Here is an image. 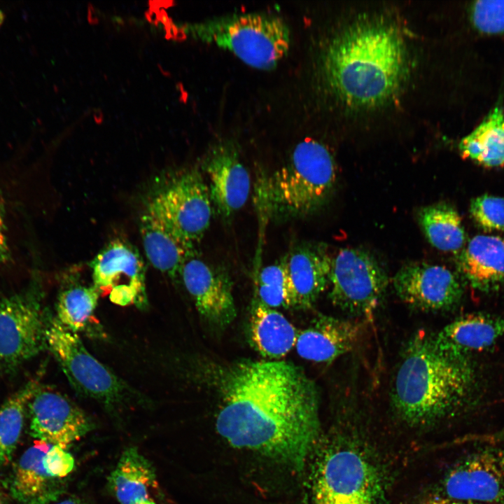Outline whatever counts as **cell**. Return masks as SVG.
I'll return each instance as SVG.
<instances>
[{
    "label": "cell",
    "mask_w": 504,
    "mask_h": 504,
    "mask_svg": "<svg viewBox=\"0 0 504 504\" xmlns=\"http://www.w3.org/2000/svg\"><path fill=\"white\" fill-rule=\"evenodd\" d=\"M210 370L218 434L234 447L302 470L321 430L315 382L284 360H242Z\"/></svg>",
    "instance_id": "1"
},
{
    "label": "cell",
    "mask_w": 504,
    "mask_h": 504,
    "mask_svg": "<svg viewBox=\"0 0 504 504\" xmlns=\"http://www.w3.org/2000/svg\"><path fill=\"white\" fill-rule=\"evenodd\" d=\"M407 69L401 36L381 22L353 24L328 43L321 59V74L329 90L346 104L362 108L391 99Z\"/></svg>",
    "instance_id": "2"
},
{
    "label": "cell",
    "mask_w": 504,
    "mask_h": 504,
    "mask_svg": "<svg viewBox=\"0 0 504 504\" xmlns=\"http://www.w3.org/2000/svg\"><path fill=\"white\" fill-rule=\"evenodd\" d=\"M473 383L465 356L442 349L434 335L419 331L402 352L391 386V403L405 423L428 426L457 412Z\"/></svg>",
    "instance_id": "3"
},
{
    "label": "cell",
    "mask_w": 504,
    "mask_h": 504,
    "mask_svg": "<svg viewBox=\"0 0 504 504\" xmlns=\"http://www.w3.org/2000/svg\"><path fill=\"white\" fill-rule=\"evenodd\" d=\"M336 181L331 153L323 144L308 139L299 142L286 162L262 180L261 195L271 218H299L326 204Z\"/></svg>",
    "instance_id": "4"
},
{
    "label": "cell",
    "mask_w": 504,
    "mask_h": 504,
    "mask_svg": "<svg viewBox=\"0 0 504 504\" xmlns=\"http://www.w3.org/2000/svg\"><path fill=\"white\" fill-rule=\"evenodd\" d=\"M175 25L183 39L188 36L216 46L260 70L274 69L291 44L288 24L270 13H234Z\"/></svg>",
    "instance_id": "5"
},
{
    "label": "cell",
    "mask_w": 504,
    "mask_h": 504,
    "mask_svg": "<svg viewBox=\"0 0 504 504\" xmlns=\"http://www.w3.org/2000/svg\"><path fill=\"white\" fill-rule=\"evenodd\" d=\"M386 481L378 463L357 445L342 443L323 456L312 504H383Z\"/></svg>",
    "instance_id": "6"
},
{
    "label": "cell",
    "mask_w": 504,
    "mask_h": 504,
    "mask_svg": "<svg viewBox=\"0 0 504 504\" xmlns=\"http://www.w3.org/2000/svg\"><path fill=\"white\" fill-rule=\"evenodd\" d=\"M46 346L54 355L73 388L80 396L113 408L142 398L93 356L78 334L46 317Z\"/></svg>",
    "instance_id": "7"
},
{
    "label": "cell",
    "mask_w": 504,
    "mask_h": 504,
    "mask_svg": "<svg viewBox=\"0 0 504 504\" xmlns=\"http://www.w3.org/2000/svg\"><path fill=\"white\" fill-rule=\"evenodd\" d=\"M329 284L335 306L354 316H370L385 297L388 278L371 254L345 248L332 258Z\"/></svg>",
    "instance_id": "8"
},
{
    "label": "cell",
    "mask_w": 504,
    "mask_h": 504,
    "mask_svg": "<svg viewBox=\"0 0 504 504\" xmlns=\"http://www.w3.org/2000/svg\"><path fill=\"white\" fill-rule=\"evenodd\" d=\"M152 197L179 237L193 249L208 230L214 213L200 169L193 167L175 173Z\"/></svg>",
    "instance_id": "9"
},
{
    "label": "cell",
    "mask_w": 504,
    "mask_h": 504,
    "mask_svg": "<svg viewBox=\"0 0 504 504\" xmlns=\"http://www.w3.org/2000/svg\"><path fill=\"white\" fill-rule=\"evenodd\" d=\"M39 286L0 299V364L26 360L46 346V316Z\"/></svg>",
    "instance_id": "10"
},
{
    "label": "cell",
    "mask_w": 504,
    "mask_h": 504,
    "mask_svg": "<svg viewBox=\"0 0 504 504\" xmlns=\"http://www.w3.org/2000/svg\"><path fill=\"white\" fill-rule=\"evenodd\" d=\"M92 284L120 306L147 304L146 269L137 249L116 239L108 242L90 262Z\"/></svg>",
    "instance_id": "11"
},
{
    "label": "cell",
    "mask_w": 504,
    "mask_h": 504,
    "mask_svg": "<svg viewBox=\"0 0 504 504\" xmlns=\"http://www.w3.org/2000/svg\"><path fill=\"white\" fill-rule=\"evenodd\" d=\"M201 164L208 178L214 211L229 221L245 205L251 191L249 172L236 144L231 140L217 141L209 147Z\"/></svg>",
    "instance_id": "12"
},
{
    "label": "cell",
    "mask_w": 504,
    "mask_h": 504,
    "mask_svg": "<svg viewBox=\"0 0 504 504\" xmlns=\"http://www.w3.org/2000/svg\"><path fill=\"white\" fill-rule=\"evenodd\" d=\"M30 435L37 441L66 449L92 428V423L74 401L50 387L37 386L29 403Z\"/></svg>",
    "instance_id": "13"
},
{
    "label": "cell",
    "mask_w": 504,
    "mask_h": 504,
    "mask_svg": "<svg viewBox=\"0 0 504 504\" xmlns=\"http://www.w3.org/2000/svg\"><path fill=\"white\" fill-rule=\"evenodd\" d=\"M393 286L405 304L424 312L448 310L463 295L459 279L451 270L423 262L403 265L393 276Z\"/></svg>",
    "instance_id": "14"
},
{
    "label": "cell",
    "mask_w": 504,
    "mask_h": 504,
    "mask_svg": "<svg viewBox=\"0 0 504 504\" xmlns=\"http://www.w3.org/2000/svg\"><path fill=\"white\" fill-rule=\"evenodd\" d=\"M180 276L198 313L209 324L224 328L235 319L232 282L223 269L206 263L192 253L186 258Z\"/></svg>",
    "instance_id": "15"
},
{
    "label": "cell",
    "mask_w": 504,
    "mask_h": 504,
    "mask_svg": "<svg viewBox=\"0 0 504 504\" xmlns=\"http://www.w3.org/2000/svg\"><path fill=\"white\" fill-rule=\"evenodd\" d=\"M445 497L493 503L504 498V449H486L454 466L442 483Z\"/></svg>",
    "instance_id": "16"
},
{
    "label": "cell",
    "mask_w": 504,
    "mask_h": 504,
    "mask_svg": "<svg viewBox=\"0 0 504 504\" xmlns=\"http://www.w3.org/2000/svg\"><path fill=\"white\" fill-rule=\"evenodd\" d=\"M290 296V308L314 306L329 284L332 258L324 245L301 242L284 256Z\"/></svg>",
    "instance_id": "17"
},
{
    "label": "cell",
    "mask_w": 504,
    "mask_h": 504,
    "mask_svg": "<svg viewBox=\"0 0 504 504\" xmlns=\"http://www.w3.org/2000/svg\"><path fill=\"white\" fill-rule=\"evenodd\" d=\"M50 447V444L37 441L15 464L8 486L19 504H49L61 494L62 478L52 463Z\"/></svg>",
    "instance_id": "18"
},
{
    "label": "cell",
    "mask_w": 504,
    "mask_h": 504,
    "mask_svg": "<svg viewBox=\"0 0 504 504\" xmlns=\"http://www.w3.org/2000/svg\"><path fill=\"white\" fill-rule=\"evenodd\" d=\"M139 226L144 249L152 265L171 278L180 276L181 267L193 249L179 237L153 197L141 214Z\"/></svg>",
    "instance_id": "19"
},
{
    "label": "cell",
    "mask_w": 504,
    "mask_h": 504,
    "mask_svg": "<svg viewBox=\"0 0 504 504\" xmlns=\"http://www.w3.org/2000/svg\"><path fill=\"white\" fill-rule=\"evenodd\" d=\"M363 325L357 321L318 314L298 332V355L316 363H331L350 352L360 339Z\"/></svg>",
    "instance_id": "20"
},
{
    "label": "cell",
    "mask_w": 504,
    "mask_h": 504,
    "mask_svg": "<svg viewBox=\"0 0 504 504\" xmlns=\"http://www.w3.org/2000/svg\"><path fill=\"white\" fill-rule=\"evenodd\" d=\"M457 268L475 289L493 291L504 288V237L478 234L461 250Z\"/></svg>",
    "instance_id": "21"
},
{
    "label": "cell",
    "mask_w": 504,
    "mask_h": 504,
    "mask_svg": "<svg viewBox=\"0 0 504 504\" xmlns=\"http://www.w3.org/2000/svg\"><path fill=\"white\" fill-rule=\"evenodd\" d=\"M438 345L451 353H467L486 349L504 336V318L486 314L461 317L434 335Z\"/></svg>",
    "instance_id": "22"
},
{
    "label": "cell",
    "mask_w": 504,
    "mask_h": 504,
    "mask_svg": "<svg viewBox=\"0 0 504 504\" xmlns=\"http://www.w3.org/2000/svg\"><path fill=\"white\" fill-rule=\"evenodd\" d=\"M298 332L281 313L253 299L248 335L252 346L261 356L270 359L284 357L295 346Z\"/></svg>",
    "instance_id": "23"
},
{
    "label": "cell",
    "mask_w": 504,
    "mask_h": 504,
    "mask_svg": "<svg viewBox=\"0 0 504 504\" xmlns=\"http://www.w3.org/2000/svg\"><path fill=\"white\" fill-rule=\"evenodd\" d=\"M108 487L120 504H141L155 483L150 463L135 447L127 449L110 474Z\"/></svg>",
    "instance_id": "24"
},
{
    "label": "cell",
    "mask_w": 504,
    "mask_h": 504,
    "mask_svg": "<svg viewBox=\"0 0 504 504\" xmlns=\"http://www.w3.org/2000/svg\"><path fill=\"white\" fill-rule=\"evenodd\" d=\"M463 158L488 168L504 167V111L495 107L458 144Z\"/></svg>",
    "instance_id": "25"
},
{
    "label": "cell",
    "mask_w": 504,
    "mask_h": 504,
    "mask_svg": "<svg viewBox=\"0 0 504 504\" xmlns=\"http://www.w3.org/2000/svg\"><path fill=\"white\" fill-rule=\"evenodd\" d=\"M419 225L430 244L442 251H461L465 233L460 215L451 204L440 202L421 208Z\"/></svg>",
    "instance_id": "26"
},
{
    "label": "cell",
    "mask_w": 504,
    "mask_h": 504,
    "mask_svg": "<svg viewBox=\"0 0 504 504\" xmlns=\"http://www.w3.org/2000/svg\"><path fill=\"white\" fill-rule=\"evenodd\" d=\"M101 293L93 284H71L59 292L56 304L57 320L78 334L96 323L94 312Z\"/></svg>",
    "instance_id": "27"
},
{
    "label": "cell",
    "mask_w": 504,
    "mask_h": 504,
    "mask_svg": "<svg viewBox=\"0 0 504 504\" xmlns=\"http://www.w3.org/2000/svg\"><path fill=\"white\" fill-rule=\"evenodd\" d=\"M39 382H27L0 407V466L12 460L22 430L28 403Z\"/></svg>",
    "instance_id": "28"
},
{
    "label": "cell",
    "mask_w": 504,
    "mask_h": 504,
    "mask_svg": "<svg viewBox=\"0 0 504 504\" xmlns=\"http://www.w3.org/2000/svg\"><path fill=\"white\" fill-rule=\"evenodd\" d=\"M254 300L270 308H290V296L284 257L256 271Z\"/></svg>",
    "instance_id": "29"
},
{
    "label": "cell",
    "mask_w": 504,
    "mask_h": 504,
    "mask_svg": "<svg viewBox=\"0 0 504 504\" xmlns=\"http://www.w3.org/2000/svg\"><path fill=\"white\" fill-rule=\"evenodd\" d=\"M469 212L484 231H504V198L484 194L472 199Z\"/></svg>",
    "instance_id": "30"
},
{
    "label": "cell",
    "mask_w": 504,
    "mask_h": 504,
    "mask_svg": "<svg viewBox=\"0 0 504 504\" xmlns=\"http://www.w3.org/2000/svg\"><path fill=\"white\" fill-rule=\"evenodd\" d=\"M474 27L486 34L504 35V1H477L470 8Z\"/></svg>",
    "instance_id": "31"
},
{
    "label": "cell",
    "mask_w": 504,
    "mask_h": 504,
    "mask_svg": "<svg viewBox=\"0 0 504 504\" xmlns=\"http://www.w3.org/2000/svg\"><path fill=\"white\" fill-rule=\"evenodd\" d=\"M6 224V200L0 189V265L8 262L11 258Z\"/></svg>",
    "instance_id": "32"
},
{
    "label": "cell",
    "mask_w": 504,
    "mask_h": 504,
    "mask_svg": "<svg viewBox=\"0 0 504 504\" xmlns=\"http://www.w3.org/2000/svg\"><path fill=\"white\" fill-rule=\"evenodd\" d=\"M424 504H468L466 502L451 499L447 497H434L426 500Z\"/></svg>",
    "instance_id": "33"
},
{
    "label": "cell",
    "mask_w": 504,
    "mask_h": 504,
    "mask_svg": "<svg viewBox=\"0 0 504 504\" xmlns=\"http://www.w3.org/2000/svg\"><path fill=\"white\" fill-rule=\"evenodd\" d=\"M88 20L90 23H97L98 22V17L97 15V13L95 11V9L92 6H90L88 7Z\"/></svg>",
    "instance_id": "34"
},
{
    "label": "cell",
    "mask_w": 504,
    "mask_h": 504,
    "mask_svg": "<svg viewBox=\"0 0 504 504\" xmlns=\"http://www.w3.org/2000/svg\"><path fill=\"white\" fill-rule=\"evenodd\" d=\"M55 504H83V503L78 499L68 498V499H65L64 500H62V501L58 502Z\"/></svg>",
    "instance_id": "35"
},
{
    "label": "cell",
    "mask_w": 504,
    "mask_h": 504,
    "mask_svg": "<svg viewBox=\"0 0 504 504\" xmlns=\"http://www.w3.org/2000/svg\"><path fill=\"white\" fill-rule=\"evenodd\" d=\"M94 118L97 122H102V120L103 118L102 114L100 111H95V113H94Z\"/></svg>",
    "instance_id": "36"
},
{
    "label": "cell",
    "mask_w": 504,
    "mask_h": 504,
    "mask_svg": "<svg viewBox=\"0 0 504 504\" xmlns=\"http://www.w3.org/2000/svg\"><path fill=\"white\" fill-rule=\"evenodd\" d=\"M141 504H156V503H155L153 500H152V499H150V498H148V499L144 500V501L142 503H141Z\"/></svg>",
    "instance_id": "37"
},
{
    "label": "cell",
    "mask_w": 504,
    "mask_h": 504,
    "mask_svg": "<svg viewBox=\"0 0 504 504\" xmlns=\"http://www.w3.org/2000/svg\"><path fill=\"white\" fill-rule=\"evenodd\" d=\"M4 19H5L4 13L0 10V26L4 22Z\"/></svg>",
    "instance_id": "38"
},
{
    "label": "cell",
    "mask_w": 504,
    "mask_h": 504,
    "mask_svg": "<svg viewBox=\"0 0 504 504\" xmlns=\"http://www.w3.org/2000/svg\"><path fill=\"white\" fill-rule=\"evenodd\" d=\"M0 504H5V500L3 495V493L0 489Z\"/></svg>",
    "instance_id": "39"
}]
</instances>
